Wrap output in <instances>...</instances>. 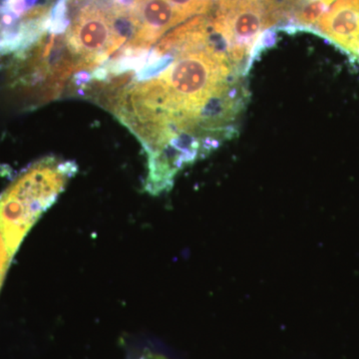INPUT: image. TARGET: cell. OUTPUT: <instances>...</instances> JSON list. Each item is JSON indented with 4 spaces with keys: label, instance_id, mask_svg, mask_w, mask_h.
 Returning a JSON list of instances; mask_svg holds the SVG:
<instances>
[{
    "label": "cell",
    "instance_id": "6da1fadb",
    "mask_svg": "<svg viewBox=\"0 0 359 359\" xmlns=\"http://www.w3.org/2000/svg\"><path fill=\"white\" fill-rule=\"evenodd\" d=\"M76 172L74 163L48 158L28 168L0 195V231L11 257Z\"/></svg>",
    "mask_w": 359,
    "mask_h": 359
},
{
    "label": "cell",
    "instance_id": "7a4b0ae2",
    "mask_svg": "<svg viewBox=\"0 0 359 359\" xmlns=\"http://www.w3.org/2000/svg\"><path fill=\"white\" fill-rule=\"evenodd\" d=\"M115 18V0H92L75 16L66 39L71 55L80 56L79 69L102 65L125 43L116 33Z\"/></svg>",
    "mask_w": 359,
    "mask_h": 359
},
{
    "label": "cell",
    "instance_id": "3957f363",
    "mask_svg": "<svg viewBox=\"0 0 359 359\" xmlns=\"http://www.w3.org/2000/svg\"><path fill=\"white\" fill-rule=\"evenodd\" d=\"M313 32L359 63V0H334Z\"/></svg>",
    "mask_w": 359,
    "mask_h": 359
},
{
    "label": "cell",
    "instance_id": "277c9868",
    "mask_svg": "<svg viewBox=\"0 0 359 359\" xmlns=\"http://www.w3.org/2000/svg\"><path fill=\"white\" fill-rule=\"evenodd\" d=\"M13 257L9 254V250L7 249L6 241H4V236L0 231V287L4 283V278H6L7 269L11 266V261Z\"/></svg>",
    "mask_w": 359,
    "mask_h": 359
}]
</instances>
